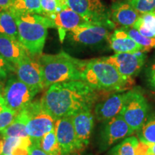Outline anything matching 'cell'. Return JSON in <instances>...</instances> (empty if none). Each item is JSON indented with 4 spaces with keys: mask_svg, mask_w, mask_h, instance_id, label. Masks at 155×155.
<instances>
[{
    "mask_svg": "<svg viewBox=\"0 0 155 155\" xmlns=\"http://www.w3.org/2000/svg\"><path fill=\"white\" fill-rule=\"evenodd\" d=\"M149 81L151 86L155 89V60L149 70Z\"/></svg>",
    "mask_w": 155,
    "mask_h": 155,
    "instance_id": "cell-33",
    "label": "cell"
},
{
    "mask_svg": "<svg viewBox=\"0 0 155 155\" xmlns=\"http://www.w3.org/2000/svg\"><path fill=\"white\" fill-rule=\"evenodd\" d=\"M32 144L38 145L42 151L50 155H62L61 147L55 135V129H53L50 132L44 135L38 143Z\"/></svg>",
    "mask_w": 155,
    "mask_h": 155,
    "instance_id": "cell-24",
    "label": "cell"
},
{
    "mask_svg": "<svg viewBox=\"0 0 155 155\" xmlns=\"http://www.w3.org/2000/svg\"><path fill=\"white\" fill-rule=\"evenodd\" d=\"M28 53L19 40L4 35H0V55L16 66Z\"/></svg>",
    "mask_w": 155,
    "mask_h": 155,
    "instance_id": "cell-19",
    "label": "cell"
},
{
    "mask_svg": "<svg viewBox=\"0 0 155 155\" xmlns=\"http://www.w3.org/2000/svg\"><path fill=\"white\" fill-rule=\"evenodd\" d=\"M3 154L2 155H8L12 153L15 149L25 143L32 142L30 138L28 137H7L3 138Z\"/></svg>",
    "mask_w": 155,
    "mask_h": 155,
    "instance_id": "cell-29",
    "label": "cell"
},
{
    "mask_svg": "<svg viewBox=\"0 0 155 155\" xmlns=\"http://www.w3.org/2000/svg\"><path fill=\"white\" fill-rule=\"evenodd\" d=\"M139 139L136 137H128L112 148L109 155H136Z\"/></svg>",
    "mask_w": 155,
    "mask_h": 155,
    "instance_id": "cell-26",
    "label": "cell"
},
{
    "mask_svg": "<svg viewBox=\"0 0 155 155\" xmlns=\"http://www.w3.org/2000/svg\"><path fill=\"white\" fill-rule=\"evenodd\" d=\"M8 155H12V154H8Z\"/></svg>",
    "mask_w": 155,
    "mask_h": 155,
    "instance_id": "cell-38",
    "label": "cell"
},
{
    "mask_svg": "<svg viewBox=\"0 0 155 155\" xmlns=\"http://www.w3.org/2000/svg\"><path fill=\"white\" fill-rule=\"evenodd\" d=\"M110 9L113 22L121 28H133L140 17V13L126 1L115 2Z\"/></svg>",
    "mask_w": 155,
    "mask_h": 155,
    "instance_id": "cell-18",
    "label": "cell"
},
{
    "mask_svg": "<svg viewBox=\"0 0 155 155\" xmlns=\"http://www.w3.org/2000/svg\"><path fill=\"white\" fill-rule=\"evenodd\" d=\"M13 0H0V11L9 10L11 8Z\"/></svg>",
    "mask_w": 155,
    "mask_h": 155,
    "instance_id": "cell-35",
    "label": "cell"
},
{
    "mask_svg": "<svg viewBox=\"0 0 155 155\" xmlns=\"http://www.w3.org/2000/svg\"><path fill=\"white\" fill-rule=\"evenodd\" d=\"M48 18L50 19L53 22L54 28L58 30L61 42L63 41L67 32H70L79 25L87 23L80 15L72 10L69 7Z\"/></svg>",
    "mask_w": 155,
    "mask_h": 155,
    "instance_id": "cell-16",
    "label": "cell"
},
{
    "mask_svg": "<svg viewBox=\"0 0 155 155\" xmlns=\"http://www.w3.org/2000/svg\"><path fill=\"white\" fill-rule=\"evenodd\" d=\"M149 104L137 89L128 91V96L119 115L134 131H138L148 116Z\"/></svg>",
    "mask_w": 155,
    "mask_h": 155,
    "instance_id": "cell-7",
    "label": "cell"
},
{
    "mask_svg": "<svg viewBox=\"0 0 155 155\" xmlns=\"http://www.w3.org/2000/svg\"><path fill=\"white\" fill-rule=\"evenodd\" d=\"M110 48L115 53H134L147 52L148 48L137 43L124 29L116 30L108 38Z\"/></svg>",
    "mask_w": 155,
    "mask_h": 155,
    "instance_id": "cell-17",
    "label": "cell"
},
{
    "mask_svg": "<svg viewBox=\"0 0 155 155\" xmlns=\"http://www.w3.org/2000/svg\"><path fill=\"white\" fill-rule=\"evenodd\" d=\"M146 52L134 53H115L114 55L103 57L119 71L120 74L127 78L133 79L140 72L146 61Z\"/></svg>",
    "mask_w": 155,
    "mask_h": 155,
    "instance_id": "cell-10",
    "label": "cell"
},
{
    "mask_svg": "<svg viewBox=\"0 0 155 155\" xmlns=\"http://www.w3.org/2000/svg\"><path fill=\"white\" fill-rule=\"evenodd\" d=\"M69 32L73 41L85 45H95L109 37L108 29L89 23L79 25Z\"/></svg>",
    "mask_w": 155,
    "mask_h": 155,
    "instance_id": "cell-13",
    "label": "cell"
},
{
    "mask_svg": "<svg viewBox=\"0 0 155 155\" xmlns=\"http://www.w3.org/2000/svg\"><path fill=\"white\" fill-rule=\"evenodd\" d=\"M12 72H15V66L0 55V81L7 79Z\"/></svg>",
    "mask_w": 155,
    "mask_h": 155,
    "instance_id": "cell-32",
    "label": "cell"
},
{
    "mask_svg": "<svg viewBox=\"0 0 155 155\" xmlns=\"http://www.w3.org/2000/svg\"><path fill=\"white\" fill-rule=\"evenodd\" d=\"M42 15L49 17L68 7L66 0H40Z\"/></svg>",
    "mask_w": 155,
    "mask_h": 155,
    "instance_id": "cell-27",
    "label": "cell"
},
{
    "mask_svg": "<svg viewBox=\"0 0 155 155\" xmlns=\"http://www.w3.org/2000/svg\"><path fill=\"white\" fill-rule=\"evenodd\" d=\"M82 61L63 51L54 55L42 54L39 56L43 70L45 88L58 83L81 81Z\"/></svg>",
    "mask_w": 155,
    "mask_h": 155,
    "instance_id": "cell-4",
    "label": "cell"
},
{
    "mask_svg": "<svg viewBox=\"0 0 155 155\" xmlns=\"http://www.w3.org/2000/svg\"><path fill=\"white\" fill-rule=\"evenodd\" d=\"M127 96L128 91H126L114 94L102 101L97 102L94 108L96 119L104 123L119 115Z\"/></svg>",
    "mask_w": 155,
    "mask_h": 155,
    "instance_id": "cell-14",
    "label": "cell"
},
{
    "mask_svg": "<svg viewBox=\"0 0 155 155\" xmlns=\"http://www.w3.org/2000/svg\"><path fill=\"white\" fill-rule=\"evenodd\" d=\"M98 98L97 91L86 83L71 81L51 85L40 100L42 107L57 120L91 109Z\"/></svg>",
    "mask_w": 155,
    "mask_h": 155,
    "instance_id": "cell-1",
    "label": "cell"
},
{
    "mask_svg": "<svg viewBox=\"0 0 155 155\" xmlns=\"http://www.w3.org/2000/svg\"><path fill=\"white\" fill-rule=\"evenodd\" d=\"M140 14L155 13V0H125Z\"/></svg>",
    "mask_w": 155,
    "mask_h": 155,
    "instance_id": "cell-31",
    "label": "cell"
},
{
    "mask_svg": "<svg viewBox=\"0 0 155 155\" xmlns=\"http://www.w3.org/2000/svg\"><path fill=\"white\" fill-rule=\"evenodd\" d=\"M10 11L16 19L19 42L32 57L41 55L48 36V29L54 28L52 21L43 15L24 14Z\"/></svg>",
    "mask_w": 155,
    "mask_h": 155,
    "instance_id": "cell-3",
    "label": "cell"
},
{
    "mask_svg": "<svg viewBox=\"0 0 155 155\" xmlns=\"http://www.w3.org/2000/svg\"><path fill=\"white\" fill-rule=\"evenodd\" d=\"M38 94L15 75H9L6 82L2 97L7 107L18 113L33 100Z\"/></svg>",
    "mask_w": 155,
    "mask_h": 155,
    "instance_id": "cell-8",
    "label": "cell"
},
{
    "mask_svg": "<svg viewBox=\"0 0 155 155\" xmlns=\"http://www.w3.org/2000/svg\"><path fill=\"white\" fill-rule=\"evenodd\" d=\"M17 77L37 94L45 88L44 75L38 60L28 53L15 66Z\"/></svg>",
    "mask_w": 155,
    "mask_h": 155,
    "instance_id": "cell-9",
    "label": "cell"
},
{
    "mask_svg": "<svg viewBox=\"0 0 155 155\" xmlns=\"http://www.w3.org/2000/svg\"><path fill=\"white\" fill-rule=\"evenodd\" d=\"M133 28L137 30L141 35L155 38V13H143Z\"/></svg>",
    "mask_w": 155,
    "mask_h": 155,
    "instance_id": "cell-22",
    "label": "cell"
},
{
    "mask_svg": "<svg viewBox=\"0 0 155 155\" xmlns=\"http://www.w3.org/2000/svg\"><path fill=\"white\" fill-rule=\"evenodd\" d=\"M54 129L62 155H71L79 152L78 144L71 116L55 120Z\"/></svg>",
    "mask_w": 155,
    "mask_h": 155,
    "instance_id": "cell-12",
    "label": "cell"
},
{
    "mask_svg": "<svg viewBox=\"0 0 155 155\" xmlns=\"http://www.w3.org/2000/svg\"><path fill=\"white\" fill-rule=\"evenodd\" d=\"M0 35H4L19 40L16 19L9 10L0 11Z\"/></svg>",
    "mask_w": 155,
    "mask_h": 155,
    "instance_id": "cell-21",
    "label": "cell"
},
{
    "mask_svg": "<svg viewBox=\"0 0 155 155\" xmlns=\"http://www.w3.org/2000/svg\"><path fill=\"white\" fill-rule=\"evenodd\" d=\"M68 6L78 14L87 23L104 26L109 30L116 24L111 16V9L101 0H66Z\"/></svg>",
    "mask_w": 155,
    "mask_h": 155,
    "instance_id": "cell-5",
    "label": "cell"
},
{
    "mask_svg": "<svg viewBox=\"0 0 155 155\" xmlns=\"http://www.w3.org/2000/svg\"><path fill=\"white\" fill-rule=\"evenodd\" d=\"M9 9L18 13L42 15L40 0H13Z\"/></svg>",
    "mask_w": 155,
    "mask_h": 155,
    "instance_id": "cell-23",
    "label": "cell"
},
{
    "mask_svg": "<svg viewBox=\"0 0 155 155\" xmlns=\"http://www.w3.org/2000/svg\"><path fill=\"white\" fill-rule=\"evenodd\" d=\"M30 155H50L48 153L45 152L36 144H32L29 150Z\"/></svg>",
    "mask_w": 155,
    "mask_h": 155,
    "instance_id": "cell-34",
    "label": "cell"
},
{
    "mask_svg": "<svg viewBox=\"0 0 155 155\" xmlns=\"http://www.w3.org/2000/svg\"><path fill=\"white\" fill-rule=\"evenodd\" d=\"M17 113L7 107L2 95H0V132L14 121Z\"/></svg>",
    "mask_w": 155,
    "mask_h": 155,
    "instance_id": "cell-28",
    "label": "cell"
},
{
    "mask_svg": "<svg viewBox=\"0 0 155 155\" xmlns=\"http://www.w3.org/2000/svg\"><path fill=\"white\" fill-rule=\"evenodd\" d=\"M27 117L24 109L18 112L14 121L0 132L2 138L7 137H28L26 131Z\"/></svg>",
    "mask_w": 155,
    "mask_h": 155,
    "instance_id": "cell-20",
    "label": "cell"
},
{
    "mask_svg": "<svg viewBox=\"0 0 155 155\" xmlns=\"http://www.w3.org/2000/svg\"><path fill=\"white\" fill-rule=\"evenodd\" d=\"M132 80L120 74L103 57L82 61L81 81L97 91H126L132 85Z\"/></svg>",
    "mask_w": 155,
    "mask_h": 155,
    "instance_id": "cell-2",
    "label": "cell"
},
{
    "mask_svg": "<svg viewBox=\"0 0 155 155\" xmlns=\"http://www.w3.org/2000/svg\"><path fill=\"white\" fill-rule=\"evenodd\" d=\"M134 132L121 116H116L104 122L101 131V147L103 150H106L117 141L130 137Z\"/></svg>",
    "mask_w": 155,
    "mask_h": 155,
    "instance_id": "cell-11",
    "label": "cell"
},
{
    "mask_svg": "<svg viewBox=\"0 0 155 155\" xmlns=\"http://www.w3.org/2000/svg\"><path fill=\"white\" fill-rule=\"evenodd\" d=\"M3 145H4L3 138L2 139L1 137H0V155H2L3 154Z\"/></svg>",
    "mask_w": 155,
    "mask_h": 155,
    "instance_id": "cell-36",
    "label": "cell"
},
{
    "mask_svg": "<svg viewBox=\"0 0 155 155\" xmlns=\"http://www.w3.org/2000/svg\"><path fill=\"white\" fill-rule=\"evenodd\" d=\"M4 87H5V85L2 83V81H0V95H2L3 93V90H4Z\"/></svg>",
    "mask_w": 155,
    "mask_h": 155,
    "instance_id": "cell-37",
    "label": "cell"
},
{
    "mask_svg": "<svg viewBox=\"0 0 155 155\" xmlns=\"http://www.w3.org/2000/svg\"><path fill=\"white\" fill-rule=\"evenodd\" d=\"M124 29L128 34L135 40L137 43H139L143 47H145L148 49L155 48V38H147L144 37L139 33L137 30L133 28H121Z\"/></svg>",
    "mask_w": 155,
    "mask_h": 155,
    "instance_id": "cell-30",
    "label": "cell"
},
{
    "mask_svg": "<svg viewBox=\"0 0 155 155\" xmlns=\"http://www.w3.org/2000/svg\"><path fill=\"white\" fill-rule=\"evenodd\" d=\"M138 139L144 144H155V111L147 116L146 121L137 131Z\"/></svg>",
    "mask_w": 155,
    "mask_h": 155,
    "instance_id": "cell-25",
    "label": "cell"
},
{
    "mask_svg": "<svg viewBox=\"0 0 155 155\" xmlns=\"http://www.w3.org/2000/svg\"><path fill=\"white\" fill-rule=\"evenodd\" d=\"M24 111L27 117L26 131L32 144H35L54 129L55 120L42 107L40 100L32 101Z\"/></svg>",
    "mask_w": 155,
    "mask_h": 155,
    "instance_id": "cell-6",
    "label": "cell"
},
{
    "mask_svg": "<svg viewBox=\"0 0 155 155\" xmlns=\"http://www.w3.org/2000/svg\"><path fill=\"white\" fill-rule=\"evenodd\" d=\"M71 119L78 144L79 152H81L89 144L94 126V116L91 109H89L74 114L71 116Z\"/></svg>",
    "mask_w": 155,
    "mask_h": 155,
    "instance_id": "cell-15",
    "label": "cell"
}]
</instances>
